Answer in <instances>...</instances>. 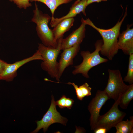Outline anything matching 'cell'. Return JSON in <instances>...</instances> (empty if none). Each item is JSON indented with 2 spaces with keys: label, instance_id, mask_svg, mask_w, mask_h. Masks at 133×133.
Returning <instances> with one entry per match:
<instances>
[{
  "label": "cell",
  "instance_id": "obj_5",
  "mask_svg": "<svg viewBox=\"0 0 133 133\" xmlns=\"http://www.w3.org/2000/svg\"><path fill=\"white\" fill-rule=\"evenodd\" d=\"M108 71V83L104 90L110 99L115 101L127 90L130 85H127L124 83L119 70L109 69Z\"/></svg>",
  "mask_w": 133,
  "mask_h": 133
},
{
  "label": "cell",
  "instance_id": "obj_23",
  "mask_svg": "<svg viewBox=\"0 0 133 133\" xmlns=\"http://www.w3.org/2000/svg\"><path fill=\"white\" fill-rule=\"evenodd\" d=\"M74 102L73 99L66 97L65 103V107L70 109L72 107Z\"/></svg>",
  "mask_w": 133,
  "mask_h": 133
},
{
  "label": "cell",
  "instance_id": "obj_11",
  "mask_svg": "<svg viewBox=\"0 0 133 133\" xmlns=\"http://www.w3.org/2000/svg\"><path fill=\"white\" fill-rule=\"evenodd\" d=\"M81 24L77 29L73 31L67 37L62 38L61 44V50L73 46L80 45L85 37L86 25L81 20Z\"/></svg>",
  "mask_w": 133,
  "mask_h": 133
},
{
  "label": "cell",
  "instance_id": "obj_6",
  "mask_svg": "<svg viewBox=\"0 0 133 133\" xmlns=\"http://www.w3.org/2000/svg\"><path fill=\"white\" fill-rule=\"evenodd\" d=\"M56 106L54 97L52 95L51 103L49 109L41 120L36 122L37 127L31 133H37L41 129H43V132L45 133L50 125L55 123H59L65 126L66 125L67 119L61 115L57 110Z\"/></svg>",
  "mask_w": 133,
  "mask_h": 133
},
{
  "label": "cell",
  "instance_id": "obj_3",
  "mask_svg": "<svg viewBox=\"0 0 133 133\" xmlns=\"http://www.w3.org/2000/svg\"><path fill=\"white\" fill-rule=\"evenodd\" d=\"M35 9L33 10V15L31 21L36 24V30L37 34L44 45L56 47L58 42L54 40L52 30L50 28L48 23L52 17L46 13H43L35 3Z\"/></svg>",
  "mask_w": 133,
  "mask_h": 133
},
{
  "label": "cell",
  "instance_id": "obj_18",
  "mask_svg": "<svg viewBox=\"0 0 133 133\" xmlns=\"http://www.w3.org/2000/svg\"><path fill=\"white\" fill-rule=\"evenodd\" d=\"M129 55L128 72L123 80L131 85L133 83V53L130 54Z\"/></svg>",
  "mask_w": 133,
  "mask_h": 133
},
{
  "label": "cell",
  "instance_id": "obj_20",
  "mask_svg": "<svg viewBox=\"0 0 133 133\" xmlns=\"http://www.w3.org/2000/svg\"><path fill=\"white\" fill-rule=\"evenodd\" d=\"M79 87L81 90L84 97L91 95V91L92 88L89 86V84L87 83H85Z\"/></svg>",
  "mask_w": 133,
  "mask_h": 133
},
{
  "label": "cell",
  "instance_id": "obj_19",
  "mask_svg": "<svg viewBox=\"0 0 133 133\" xmlns=\"http://www.w3.org/2000/svg\"><path fill=\"white\" fill-rule=\"evenodd\" d=\"M11 2H13L20 9L23 8L26 9L28 8L31 7L32 4L29 0H9Z\"/></svg>",
  "mask_w": 133,
  "mask_h": 133
},
{
  "label": "cell",
  "instance_id": "obj_27",
  "mask_svg": "<svg viewBox=\"0 0 133 133\" xmlns=\"http://www.w3.org/2000/svg\"><path fill=\"white\" fill-rule=\"evenodd\" d=\"M81 0H77L74 3H76L80 1Z\"/></svg>",
  "mask_w": 133,
  "mask_h": 133
},
{
  "label": "cell",
  "instance_id": "obj_25",
  "mask_svg": "<svg viewBox=\"0 0 133 133\" xmlns=\"http://www.w3.org/2000/svg\"><path fill=\"white\" fill-rule=\"evenodd\" d=\"M8 63L0 59V76L4 71Z\"/></svg>",
  "mask_w": 133,
  "mask_h": 133
},
{
  "label": "cell",
  "instance_id": "obj_8",
  "mask_svg": "<svg viewBox=\"0 0 133 133\" xmlns=\"http://www.w3.org/2000/svg\"><path fill=\"white\" fill-rule=\"evenodd\" d=\"M109 99L104 90H99L89 104L88 109L90 115L89 120L92 130H94L95 128L102 107Z\"/></svg>",
  "mask_w": 133,
  "mask_h": 133
},
{
  "label": "cell",
  "instance_id": "obj_14",
  "mask_svg": "<svg viewBox=\"0 0 133 133\" xmlns=\"http://www.w3.org/2000/svg\"><path fill=\"white\" fill-rule=\"evenodd\" d=\"M74 21V18L65 19L57 25L52 30L55 41L57 42L59 39L63 37L64 33L69 30Z\"/></svg>",
  "mask_w": 133,
  "mask_h": 133
},
{
  "label": "cell",
  "instance_id": "obj_15",
  "mask_svg": "<svg viewBox=\"0 0 133 133\" xmlns=\"http://www.w3.org/2000/svg\"><path fill=\"white\" fill-rule=\"evenodd\" d=\"M73 0H29V2L37 1L45 4L50 10L52 14V18L54 17V15L56 9L60 5L69 3Z\"/></svg>",
  "mask_w": 133,
  "mask_h": 133
},
{
  "label": "cell",
  "instance_id": "obj_1",
  "mask_svg": "<svg viewBox=\"0 0 133 133\" xmlns=\"http://www.w3.org/2000/svg\"><path fill=\"white\" fill-rule=\"evenodd\" d=\"M127 9H126L124 15L120 21H119L113 27L109 29L100 28L96 26L89 19L83 20L86 25H89L97 31L103 38V43L100 51L101 54L112 60L118 52V38L120 34L121 25L127 15Z\"/></svg>",
  "mask_w": 133,
  "mask_h": 133
},
{
  "label": "cell",
  "instance_id": "obj_17",
  "mask_svg": "<svg viewBox=\"0 0 133 133\" xmlns=\"http://www.w3.org/2000/svg\"><path fill=\"white\" fill-rule=\"evenodd\" d=\"M133 98V84L130 85L127 90L121 96L119 105L122 109L127 108Z\"/></svg>",
  "mask_w": 133,
  "mask_h": 133
},
{
  "label": "cell",
  "instance_id": "obj_26",
  "mask_svg": "<svg viewBox=\"0 0 133 133\" xmlns=\"http://www.w3.org/2000/svg\"><path fill=\"white\" fill-rule=\"evenodd\" d=\"M107 0H87V6L90 4L94 2L98 3L102 1H106Z\"/></svg>",
  "mask_w": 133,
  "mask_h": 133
},
{
  "label": "cell",
  "instance_id": "obj_13",
  "mask_svg": "<svg viewBox=\"0 0 133 133\" xmlns=\"http://www.w3.org/2000/svg\"><path fill=\"white\" fill-rule=\"evenodd\" d=\"M87 0H81L77 3H74L70 8L68 13L61 18H51L50 23L51 27H54L62 20L67 18H74L81 12L86 16L85 9L87 6Z\"/></svg>",
  "mask_w": 133,
  "mask_h": 133
},
{
  "label": "cell",
  "instance_id": "obj_4",
  "mask_svg": "<svg viewBox=\"0 0 133 133\" xmlns=\"http://www.w3.org/2000/svg\"><path fill=\"white\" fill-rule=\"evenodd\" d=\"M103 43L102 40H97L95 45V50L92 52L91 53L89 51L81 52L80 55L83 60L80 64L74 66L75 69L72 72L73 75L81 74L84 77L89 78L88 72L91 69L98 65L108 61V59L102 57L99 54Z\"/></svg>",
  "mask_w": 133,
  "mask_h": 133
},
{
  "label": "cell",
  "instance_id": "obj_10",
  "mask_svg": "<svg viewBox=\"0 0 133 133\" xmlns=\"http://www.w3.org/2000/svg\"><path fill=\"white\" fill-rule=\"evenodd\" d=\"M80 49V45H77L63 50L58 62V73L60 78L66 68L73 64V59Z\"/></svg>",
  "mask_w": 133,
  "mask_h": 133
},
{
  "label": "cell",
  "instance_id": "obj_16",
  "mask_svg": "<svg viewBox=\"0 0 133 133\" xmlns=\"http://www.w3.org/2000/svg\"><path fill=\"white\" fill-rule=\"evenodd\" d=\"M116 128V133H132L133 131V117L131 116L130 119L122 120L114 127Z\"/></svg>",
  "mask_w": 133,
  "mask_h": 133
},
{
  "label": "cell",
  "instance_id": "obj_2",
  "mask_svg": "<svg viewBox=\"0 0 133 133\" xmlns=\"http://www.w3.org/2000/svg\"><path fill=\"white\" fill-rule=\"evenodd\" d=\"M63 37L57 40L58 45L55 48L44 45L42 43L38 44L37 50L40 53L43 60L41 67L46 71L50 77L60 81L58 73V62L57 58L61 49V40Z\"/></svg>",
  "mask_w": 133,
  "mask_h": 133
},
{
  "label": "cell",
  "instance_id": "obj_28",
  "mask_svg": "<svg viewBox=\"0 0 133 133\" xmlns=\"http://www.w3.org/2000/svg\"></svg>",
  "mask_w": 133,
  "mask_h": 133
},
{
  "label": "cell",
  "instance_id": "obj_21",
  "mask_svg": "<svg viewBox=\"0 0 133 133\" xmlns=\"http://www.w3.org/2000/svg\"><path fill=\"white\" fill-rule=\"evenodd\" d=\"M64 83L67 84L69 85H73L75 89L78 99L80 101H82L83 100L84 97L83 96L81 90L77 85L75 84L74 83H71L70 82H68L67 83Z\"/></svg>",
  "mask_w": 133,
  "mask_h": 133
},
{
  "label": "cell",
  "instance_id": "obj_24",
  "mask_svg": "<svg viewBox=\"0 0 133 133\" xmlns=\"http://www.w3.org/2000/svg\"><path fill=\"white\" fill-rule=\"evenodd\" d=\"M93 130L95 133H106L108 131L106 128L102 127L96 128Z\"/></svg>",
  "mask_w": 133,
  "mask_h": 133
},
{
  "label": "cell",
  "instance_id": "obj_22",
  "mask_svg": "<svg viewBox=\"0 0 133 133\" xmlns=\"http://www.w3.org/2000/svg\"><path fill=\"white\" fill-rule=\"evenodd\" d=\"M66 97L65 95H62L58 100L55 101L56 105H57L60 109L65 108V103Z\"/></svg>",
  "mask_w": 133,
  "mask_h": 133
},
{
  "label": "cell",
  "instance_id": "obj_9",
  "mask_svg": "<svg viewBox=\"0 0 133 133\" xmlns=\"http://www.w3.org/2000/svg\"><path fill=\"white\" fill-rule=\"evenodd\" d=\"M36 60H43L40 53L37 50L32 56L12 64L8 63L0 76V80L7 82L12 81L17 76V71L20 67L28 62Z\"/></svg>",
  "mask_w": 133,
  "mask_h": 133
},
{
  "label": "cell",
  "instance_id": "obj_12",
  "mask_svg": "<svg viewBox=\"0 0 133 133\" xmlns=\"http://www.w3.org/2000/svg\"><path fill=\"white\" fill-rule=\"evenodd\" d=\"M130 27L128 26L126 30L120 33L118 41L119 49L128 55L133 53V29Z\"/></svg>",
  "mask_w": 133,
  "mask_h": 133
},
{
  "label": "cell",
  "instance_id": "obj_7",
  "mask_svg": "<svg viewBox=\"0 0 133 133\" xmlns=\"http://www.w3.org/2000/svg\"><path fill=\"white\" fill-rule=\"evenodd\" d=\"M121 95L119 97L116 101H115L111 108L107 112L103 115H100L95 129L97 128L102 127L106 128L108 131L123 120L126 114L120 111L118 108Z\"/></svg>",
  "mask_w": 133,
  "mask_h": 133
}]
</instances>
